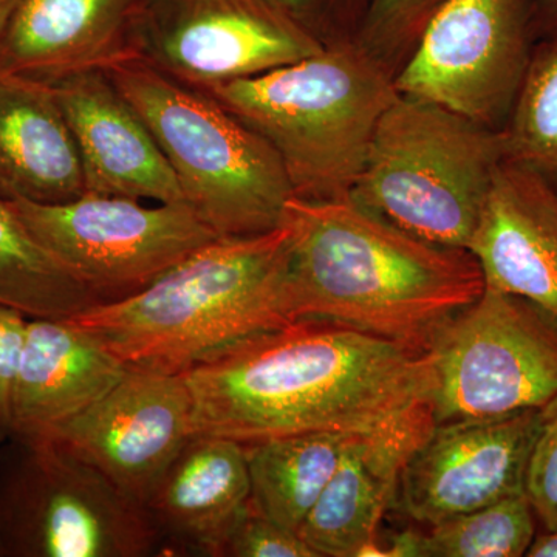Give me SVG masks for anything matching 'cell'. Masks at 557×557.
<instances>
[{"label": "cell", "mask_w": 557, "mask_h": 557, "mask_svg": "<svg viewBox=\"0 0 557 557\" xmlns=\"http://www.w3.org/2000/svg\"><path fill=\"white\" fill-rule=\"evenodd\" d=\"M435 424L497 420L557 398V324L528 300L483 289L429 338Z\"/></svg>", "instance_id": "8"}, {"label": "cell", "mask_w": 557, "mask_h": 557, "mask_svg": "<svg viewBox=\"0 0 557 557\" xmlns=\"http://www.w3.org/2000/svg\"><path fill=\"white\" fill-rule=\"evenodd\" d=\"M445 0H372L361 24L362 44L372 49L416 46L429 17Z\"/></svg>", "instance_id": "26"}, {"label": "cell", "mask_w": 557, "mask_h": 557, "mask_svg": "<svg viewBox=\"0 0 557 557\" xmlns=\"http://www.w3.org/2000/svg\"><path fill=\"white\" fill-rule=\"evenodd\" d=\"M505 159L500 129L399 94L381 116L350 200L417 239L468 249Z\"/></svg>", "instance_id": "6"}, {"label": "cell", "mask_w": 557, "mask_h": 557, "mask_svg": "<svg viewBox=\"0 0 557 557\" xmlns=\"http://www.w3.org/2000/svg\"><path fill=\"white\" fill-rule=\"evenodd\" d=\"M214 557H318L296 531L259 515L251 505L220 541Z\"/></svg>", "instance_id": "25"}, {"label": "cell", "mask_w": 557, "mask_h": 557, "mask_svg": "<svg viewBox=\"0 0 557 557\" xmlns=\"http://www.w3.org/2000/svg\"><path fill=\"white\" fill-rule=\"evenodd\" d=\"M527 556L557 557V531H545L541 536L534 537Z\"/></svg>", "instance_id": "31"}, {"label": "cell", "mask_w": 557, "mask_h": 557, "mask_svg": "<svg viewBox=\"0 0 557 557\" xmlns=\"http://www.w3.org/2000/svg\"><path fill=\"white\" fill-rule=\"evenodd\" d=\"M435 428L432 409L358 435L299 528L318 557L380 556L379 528L395 502L399 475Z\"/></svg>", "instance_id": "17"}, {"label": "cell", "mask_w": 557, "mask_h": 557, "mask_svg": "<svg viewBox=\"0 0 557 557\" xmlns=\"http://www.w3.org/2000/svg\"><path fill=\"white\" fill-rule=\"evenodd\" d=\"M525 493L537 522L557 531V398L545 408L544 423L528 461Z\"/></svg>", "instance_id": "27"}, {"label": "cell", "mask_w": 557, "mask_h": 557, "mask_svg": "<svg viewBox=\"0 0 557 557\" xmlns=\"http://www.w3.org/2000/svg\"><path fill=\"white\" fill-rule=\"evenodd\" d=\"M83 194L78 148L49 84L0 72V199L57 205Z\"/></svg>", "instance_id": "20"}, {"label": "cell", "mask_w": 557, "mask_h": 557, "mask_svg": "<svg viewBox=\"0 0 557 557\" xmlns=\"http://www.w3.org/2000/svg\"><path fill=\"white\" fill-rule=\"evenodd\" d=\"M468 251L485 287L518 296L557 324V185L505 159L494 174Z\"/></svg>", "instance_id": "14"}, {"label": "cell", "mask_w": 557, "mask_h": 557, "mask_svg": "<svg viewBox=\"0 0 557 557\" xmlns=\"http://www.w3.org/2000/svg\"><path fill=\"white\" fill-rule=\"evenodd\" d=\"M28 318L0 304V443L13 432V401L17 369Z\"/></svg>", "instance_id": "28"}, {"label": "cell", "mask_w": 557, "mask_h": 557, "mask_svg": "<svg viewBox=\"0 0 557 557\" xmlns=\"http://www.w3.org/2000/svg\"><path fill=\"white\" fill-rule=\"evenodd\" d=\"M276 150L299 199H350L381 116L399 91L359 40L251 78L196 87Z\"/></svg>", "instance_id": "4"}, {"label": "cell", "mask_w": 557, "mask_h": 557, "mask_svg": "<svg viewBox=\"0 0 557 557\" xmlns=\"http://www.w3.org/2000/svg\"><path fill=\"white\" fill-rule=\"evenodd\" d=\"M104 73L145 121L186 203L215 236H258L282 225L295 194L276 150L258 132L146 58Z\"/></svg>", "instance_id": "5"}, {"label": "cell", "mask_w": 557, "mask_h": 557, "mask_svg": "<svg viewBox=\"0 0 557 557\" xmlns=\"http://www.w3.org/2000/svg\"><path fill=\"white\" fill-rule=\"evenodd\" d=\"M9 203L33 237L104 304L141 292L219 239L186 201L146 205L86 193L65 203Z\"/></svg>", "instance_id": "9"}, {"label": "cell", "mask_w": 557, "mask_h": 557, "mask_svg": "<svg viewBox=\"0 0 557 557\" xmlns=\"http://www.w3.org/2000/svg\"><path fill=\"white\" fill-rule=\"evenodd\" d=\"M0 537L7 557H141L160 542L141 505L51 435L3 442Z\"/></svg>", "instance_id": "7"}, {"label": "cell", "mask_w": 557, "mask_h": 557, "mask_svg": "<svg viewBox=\"0 0 557 557\" xmlns=\"http://www.w3.org/2000/svg\"><path fill=\"white\" fill-rule=\"evenodd\" d=\"M536 515L525 491L418 531V557L527 556Z\"/></svg>", "instance_id": "23"}, {"label": "cell", "mask_w": 557, "mask_h": 557, "mask_svg": "<svg viewBox=\"0 0 557 557\" xmlns=\"http://www.w3.org/2000/svg\"><path fill=\"white\" fill-rule=\"evenodd\" d=\"M317 33L318 28L343 20L364 21L372 0H274Z\"/></svg>", "instance_id": "29"}, {"label": "cell", "mask_w": 557, "mask_h": 557, "mask_svg": "<svg viewBox=\"0 0 557 557\" xmlns=\"http://www.w3.org/2000/svg\"><path fill=\"white\" fill-rule=\"evenodd\" d=\"M22 0H0V40L5 35L17 7L21 5Z\"/></svg>", "instance_id": "32"}, {"label": "cell", "mask_w": 557, "mask_h": 557, "mask_svg": "<svg viewBox=\"0 0 557 557\" xmlns=\"http://www.w3.org/2000/svg\"><path fill=\"white\" fill-rule=\"evenodd\" d=\"M289 231L219 237L149 287L70 318L129 369L183 373L240 341L295 322Z\"/></svg>", "instance_id": "3"}, {"label": "cell", "mask_w": 557, "mask_h": 557, "mask_svg": "<svg viewBox=\"0 0 557 557\" xmlns=\"http://www.w3.org/2000/svg\"><path fill=\"white\" fill-rule=\"evenodd\" d=\"M145 0H22L0 40V72L53 84L141 57Z\"/></svg>", "instance_id": "15"}, {"label": "cell", "mask_w": 557, "mask_h": 557, "mask_svg": "<svg viewBox=\"0 0 557 557\" xmlns=\"http://www.w3.org/2000/svg\"><path fill=\"white\" fill-rule=\"evenodd\" d=\"M0 557H7L5 547H3L2 537H0Z\"/></svg>", "instance_id": "33"}, {"label": "cell", "mask_w": 557, "mask_h": 557, "mask_svg": "<svg viewBox=\"0 0 557 557\" xmlns=\"http://www.w3.org/2000/svg\"><path fill=\"white\" fill-rule=\"evenodd\" d=\"M249 494L244 443L193 435L157 480L143 508L160 542L214 557L220 541L247 508Z\"/></svg>", "instance_id": "19"}, {"label": "cell", "mask_w": 557, "mask_h": 557, "mask_svg": "<svg viewBox=\"0 0 557 557\" xmlns=\"http://www.w3.org/2000/svg\"><path fill=\"white\" fill-rule=\"evenodd\" d=\"M127 366L70 319L28 318L11 435H46L104 397Z\"/></svg>", "instance_id": "18"}, {"label": "cell", "mask_w": 557, "mask_h": 557, "mask_svg": "<svg viewBox=\"0 0 557 557\" xmlns=\"http://www.w3.org/2000/svg\"><path fill=\"white\" fill-rule=\"evenodd\" d=\"M0 304L27 318L46 319L75 318L104 304L33 237L3 199H0Z\"/></svg>", "instance_id": "22"}, {"label": "cell", "mask_w": 557, "mask_h": 557, "mask_svg": "<svg viewBox=\"0 0 557 557\" xmlns=\"http://www.w3.org/2000/svg\"><path fill=\"white\" fill-rule=\"evenodd\" d=\"M194 435L240 443L309 434H370L431 409L428 348L304 318L240 341L182 373Z\"/></svg>", "instance_id": "1"}, {"label": "cell", "mask_w": 557, "mask_h": 557, "mask_svg": "<svg viewBox=\"0 0 557 557\" xmlns=\"http://www.w3.org/2000/svg\"><path fill=\"white\" fill-rule=\"evenodd\" d=\"M182 373L127 369L104 397L49 432L145 505L157 480L194 435Z\"/></svg>", "instance_id": "12"}, {"label": "cell", "mask_w": 557, "mask_h": 557, "mask_svg": "<svg viewBox=\"0 0 557 557\" xmlns=\"http://www.w3.org/2000/svg\"><path fill=\"white\" fill-rule=\"evenodd\" d=\"M533 38L530 0H445L429 17L395 87L502 129Z\"/></svg>", "instance_id": "10"}, {"label": "cell", "mask_w": 557, "mask_h": 557, "mask_svg": "<svg viewBox=\"0 0 557 557\" xmlns=\"http://www.w3.org/2000/svg\"><path fill=\"white\" fill-rule=\"evenodd\" d=\"M507 159L557 185V38L533 47L525 76L504 127Z\"/></svg>", "instance_id": "24"}, {"label": "cell", "mask_w": 557, "mask_h": 557, "mask_svg": "<svg viewBox=\"0 0 557 557\" xmlns=\"http://www.w3.org/2000/svg\"><path fill=\"white\" fill-rule=\"evenodd\" d=\"M545 408L497 420L435 424L399 475V508L432 527L525 491Z\"/></svg>", "instance_id": "13"}, {"label": "cell", "mask_w": 557, "mask_h": 557, "mask_svg": "<svg viewBox=\"0 0 557 557\" xmlns=\"http://www.w3.org/2000/svg\"><path fill=\"white\" fill-rule=\"evenodd\" d=\"M49 86L75 138L86 193L185 201L156 138L104 72L79 73Z\"/></svg>", "instance_id": "16"}, {"label": "cell", "mask_w": 557, "mask_h": 557, "mask_svg": "<svg viewBox=\"0 0 557 557\" xmlns=\"http://www.w3.org/2000/svg\"><path fill=\"white\" fill-rule=\"evenodd\" d=\"M358 435L309 432L244 443L251 483L249 505L299 533Z\"/></svg>", "instance_id": "21"}, {"label": "cell", "mask_w": 557, "mask_h": 557, "mask_svg": "<svg viewBox=\"0 0 557 557\" xmlns=\"http://www.w3.org/2000/svg\"><path fill=\"white\" fill-rule=\"evenodd\" d=\"M534 38H557V0H530Z\"/></svg>", "instance_id": "30"}, {"label": "cell", "mask_w": 557, "mask_h": 557, "mask_svg": "<svg viewBox=\"0 0 557 557\" xmlns=\"http://www.w3.org/2000/svg\"><path fill=\"white\" fill-rule=\"evenodd\" d=\"M324 46L274 0H145L139 21L141 57L190 87L251 78Z\"/></svg>", "instance_id": "11"}, {"label": "cell", "mask_w": 557, "mask_h": 557, "mask_svg": "<svg viewBox=\"0 0 557 557\" xmlns=\"http://www.w3.org/2000/svg\"><path fill=\"white\" fill-rule=\"evenodd\" d=\"M287 302L295 321L329 319L426 348L485 289L468 249L410 236L354 200L292 197Z\"/></svg>", "instance_id": "2"}]
</instances>
